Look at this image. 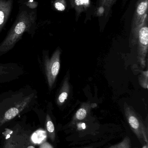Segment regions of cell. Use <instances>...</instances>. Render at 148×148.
<instances>
[{
    "mask_svg": "<svg viewBox=\"0 0 148 148\" xmlns=\"http://www.w3.org/2000/svg\"><path fill=\"white\" fill-rule=\"evenodd\" d=\"M36 16L34 12L23 11L19 15L3 40L0 43V56L12 50L25 33L33 35Z\"/></svg>",
    "mask_w": 148,
    "mask_h": 148,
    "instance_id": "1",
    "label": "cell"
},
{
    "mask_svg": "<svg viewBox=\"0 0 148 148\" xmlns=\"http://www.w3.org/2000/svg\"><path fill=\"white\" fill-rule=\"evenodd\" d=\"M42 60L38 58L40 69L45 75L49 88L51 89L59 73L60 68V51L56 50L50 59L46 51L43 52Z\"/></svg>",
    "mask_w": 148,
    "mask_h": 148,
    "instance_id": "2",
    "label": "cell"
},
{
    "mask_svg": "<svg viewBox=\"0 0 148 148\" xmlns=\"http://www.w3.org/2000/svg\"><path fill=\"white\" fill-rule=\"evenodd\" d=\"M25 73L23 68L16 63H0V83L18 79Z\"/></svg>",
    "mask_w": 148,
    "mask_h": 148,
    "instance_id": "3",
    "label": "cell"
},
{
    "mask_svg": "<svg viewBox=\"0 0 148 148\" xmlns=\"http://www.w3.org/2000/svg\"><path fill=\"white\" fill-rule=\"evenodd\" d=\"M12 4L13 0H0V33L10 15Z\"/></svg>",
    "mask_w": 148,
    "mask_h": 148,
    "instance_id": "4",
    "label": "cell"
},
{
    "mask_svg": "<svg viewBox=\"0 0 148 148\" xmlns=\"http://www.w3.org/2000/svg\"><path fill=\"white\" fill-rule=\"evenodd\" d=\"M46 138V133L43 130H37L32 135L31 139L35 143L40 144Z\"/></svg>",
    "mask_w": 148,
    "mask_h": 148,
    "instance_id": "5",
    "label": "cell"
},
{
    "mask_svg": "<svg viewBox=\"0 0 148 148\" xmlns=\"http://www.w3.org/2000/svg\"><path fill=\"white\" fill-rule=\"evenodd\" d=\"M139 39L141 43L147 46L148 43V28L147 27H142L139 31Z\"/></svg>",
    "mask_w": 148,
    "mask_h": 148,
    "instance_id": "6",
    "label": "cell"
},
{
    "mask_svg": "<svg viewBox=\"0 0 148 148\" xmlns=\"http://www.w3.org/2000/svg\"><path fill=\"white\" fill-rule=\"evenodd\" d=\"M71 4L75 7L78 11L82 10L83 8H86L89 4V0H71Z\"/></svg>",
    "mask_w": 148,
    "mask_h": 148,
    "instance_id": "7",
    "label": "cell"
},
{
    "mask_svg": "<svg viewBox=\"0 0 148 148\" xmlns=\"http://www.w3.org/2000/svg\"><path fill=\"white\" fill-rule=\"evenodd\" d=\"M147 1H143L138 5L137 8V13L139 15L142 16L146 13L147 8Z\"/></svg>",
    "mask_w": 148,
    "mask_h": 148,
    "instance_id": "8",
    "label": "cell"
},
{
    "mask_svg": "<svg viewBox=\"0 0 148 148\" xmlns=\"http://www.w3.org/2000/svg\"><path fill=\"white\" fill-rule=\"evenodd\" d=\"M109 148H130V140L129 137H126L120 143L114 145Z\"/></svg>",
    "mask_w": 148,
    "mask_h": 148,
    "instance_id": "9",
    "label": "cell"
},
{
    "mask_svg": "<svg viewBox=\"0 0 148 148\" xmlns=\"http://www.w3.org/2000/svg\"><path fill=\"white\" fill-rule=\"evenodd\" d=\"M87 115V111L84 108H81L78 110L76 112V116L78 120H82L84 119Z\"/></svg>",
    "mask_w": 148,
    "mask_h": 148,
    "instance_id": "10",
    "label": "cell"
},
{
    "mask_svg": "<svg viewBox=\"0 0 148 148\" xmlns=\"http://www.w3.org/2000/svg\"><path fill=\"white\" fill-rule=\"evenodd\" d=\"M116 1V0H101V6H103V8H105L107 10V8H110Z\"/></svg>",
    "mask_w": 148,
    "mask_h": 148,
    "instance_id": "11",
    "label": "cell"
},
{
    "mask_svg": "<svg viewBox=\"0 0 148 148\" xmlns=\"http://www.w3.org/2000/svg\"><path fill=\"white\" fill-rule=\"evenodd\" d=\"M54 7L57 10L59 11H63L65 9V5L61 1H57L54 3Z\"/></svg>",
    "mask_w": 148,
    "mask_h": 148,
    "instance_id": "12",
    "label": "cell"
},
{
    "mask_svg": "<svg viewBox=\"0 0 148 148\" xmlns=\"http://www.w3.org/2000/svg\"><path fill=\"white\" fill-rule=\"evenodd\" d=\"M47 129L49 133H53L54 131V127L53 122L50 120H48L47 122Z\"/></svg>",
    "mask_w": 148,
    "mask_h": 148,
    "instance_id": "13",
    "label": "cell"
},
{
    "mask_svg": "<svg viewBox=\"0 0 148 148\" xmlns=\"http://www.w3.org/2000/svg\"><path fill=\"white\" fill-rule=\"evenodd\" d=\"M68 94L66 92H63L61 93L58 97V101L60 103H63L67 99Z\"/></svg>",
    "mask_w": 148,
    "mask_h": 148,
    "instance_id": "14",
    "label": "cell"
},
{
    "mask_svg": "<svg viewBox=\"0 0 148 148\" xmlns=\"http://www.w3.org/2000/svg\"><path fill=\"white\" fill-rule=\"evenodd\" d=\"M41 148H52V147L50 146V144H48L47 143H45V144H43L41 147Z\"/></svg>",
    "mask_w": 148,
    "mask_h": 148,
    "instance_id": "15",
    "label": "cell"
},
{
    "mask_svg": "<svg viewBox=\"0 0 148 148\" xmlns=\"http://www.w3.org/2000/svg\"><path fill=\"white\" fill-rule=\"evenodd\" d=\"M27 148H35L34 147H33V146H29V147H28Z\"/></svg>",
    "mask_w": 148,
    "mask_h": 148,
    "instance_id": "16",
    "label": "cell"
}]
</instances>
